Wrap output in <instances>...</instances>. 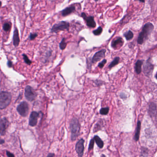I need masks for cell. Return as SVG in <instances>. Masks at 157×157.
Listing matches in <instances>:
<instances>
[{"label":"cell","instance_id":"obj_1","mask_svg":"<svg viewBox=\"0 0 157 157\" xmlns=\"http://www.w3.org/2000/svg\"><path fill=\"white\" fill-rule=\"evenodd\" d=\"M154 26L153 23L148 22L143 26L142 31L139 33L137 38V43L138 44L142 45L145 40H146L149 36L151 34Z\"/></svg>","mask_w":157,"mask_h":157},{"label":"cell","instance_id":"obj_2","mask_svg":"<svg viewBox=\"0 0 157 157\" xmlns=\"http://www.w3.org/2000/svg\"><path fill=\"white\" fill-rule=\"evenodd\" d=\"M70 128L71 132V140L72 141H74L78 137L80 132V125L78 120L76 118H74L71 120Z\"/></svg>","mask_w":157,"mask_h":157},{"label":"cell","instance_id":"obj_3","mask_svg":"<svg viewBox=\"0 0 157 157\" xmlns=\"http://www.w3.org/2000/svg\"><path fill=\"white\" fill-rule=\"evenodd\" d=\"M12 95L10 93L7 91H2L0 93V109L6 108L10 103Z\"/></svg>","mask_w":157,"mask_h":157},{"label":"cell","instance_id":"obj_4","mask_svg":"<svg viewBox=\"0 0 157 157\" xmlns=\"http://www.w3.org/2000/svg\"><path fill=\"white\" fill-rule=\"evenodd\" d=\"M69 28V23H68V22L63 21L55 24L51 29V32L57 33L59 31L68 30Z\"/></svg>","mask_w":157,"mask_h":157},{"label":"cell","instance_id":"obj_5","mask_svg":"<svg viewBox=\"0 0 157 157\" xmlns=\"http://www.w3.org/2000/svg\"><path fill=\"white\" fill-rule=\"evenodd\" d=\"M17 110L19 115L22 117H26L28 115L29 111V107L27 102H22L17 107Z\"/></svg>","mask_w":157,"mask_h":157},{"label":"cell","instance_id":"obj_6","mask_svg":"<svg viewBox=\"0 0 157 157\" xmlns=\"http://www.w3.org/2000/svg\"><path fill=\"white\" fill-rule=\"evenodd\" d=\"M36 94L32 87L28 85L25 89V96L28 101L32 102L34 101L36 97Z\"/></svg>","mask_w":157,"mask_h":157},{"label":"cell","instance_id":"obj_7","mask_svg":"<svg viewBox=\"0 0 157 157\" xmlns=\"http://www.w3.org/2000/svg\"><path fill=\"white\" fill-rule=\"evenodd\" d=\"M150 59V58H149V59L147 60L146 62L143 66V72L147 76H149L151 75L153 70L154 69V65L151 63Z\"/></svg>","mask_w":157,"mask_h":157},{"label":"cell","instance_id":"obj_8","mask_svg":"<svg viewBox=\"0 0 157 157\" xmlns=\"http://www.w3.org/2000/svg\"><path fill=\"white\" fill-rule=\"evenodd\" d=\"M84 143L85 140L83 139H81L77 142L75 146V151L78 154V157H82L83 156L84 151Z\"/></svg>","mask_w":157,"mask_h":157},{"label":"cell","instance_id":"obj_9","mask_svg":"<svg viewBox=\"0 0 157 157\" xmlns=\"http://www.w3.org/2000/svg\"><path fill=\"white\" fill-rule=\"evenodd\" d=\"M9 123L6 118L0 119V134L2 136H5L6 130L8 127Z\"/></svg>","mask_w":157,"mask_h":157},{"label":"cell","instance_id":"obj_10","mask_svg":"<svg viewBox=\"0 0 157 157\" xmlns=\"http://www.w3.org/2000/svg\"><path fill=\"white\" fill-rule=\"evenodd\" d=\"M81 16L83 18L86 22L87 25L90 28H95L96 26V23L94 19V17L92 16L87 17L84 13H82L81 14Z\"/></svg>","mask_w":157,"mask_h":157},{"label":"cell","instance_id":"obj_11","mask_svg":"<svg viewBox=\"0 0 157 157\" xmlns=\"http://www.w3.org/2000/svg\"><path fill=\"white\" fill-rule=\"evenodd\" d=\"M39 114L36 112L33 111L30 115L29 118V125L32 127H34L36 125L38 121V118Z\"/></svg>","mask_w":157,"mask_h":157},{"label":"cell","instance_id":"obj_12","mask_svg":"<svg viewBox=\"0 0 157 157\" xmlns=\"http://www.w3.org/2000/svg\"><path fill=\"white\" fill-rule=\"evenodd\" d=\"M105 53L106 50L105 49H102V50L96 53L92 58V62L93 63H96L101 60V59H102V58L105 57Z\"/></svg>","mask_w":157,"mask_h":157},{"label":"cell","instance_id":"obj_13","mask_svg":"<svg viewBox=\"0 0 157 157\" xmlns=\"http://www.w3.org/2000/svg\"><path fill=\"white\" fill-rule=\"evenodd\" d=\"M13 45L15 47H17L19 45L20 42L19 30L16 27L15 28V30L13 32Z\"/></svg>","mask_w":157,"mask_h":157},{"label":"cell","instance_id":"obj_14","mask_svg":"<svg viewBox=\"0 0 157 157\" xmlns=\"http://www.w3.org/2000/svg\"><path fill=\"white\" fill-rule=\"evenodd\" d=\"M149 112L152 117H154L157 116V108L156 105L153 102H151L149 105Z\"/></svg>","mask_w":157,"mask_h":157},{"label":"cell","instance_id":"obj_15","mask_svg":"<svg viewBox=\"0 0 157 157\" xmlns=\"http://www.w3.org/2000/svg\"><path fill=\"white\" fill-rule=\"evenodd\" d=\"M123 40L122 38L121 37H119L112 41L111 46L112 48L117 49L119 47H121L123 44Z\"/></svg>","mask_w":157,"mask_h":157},{"label":"cell","instance_id":"obj_16","mask_svg":"<svg viewBox=\"0 0 157 157\" xmlns=\"http://www.w3.org/2000/svg\"><path fill=\"white\" fill-rule=\"evenodd\" d=\"M75 9V7L74 6H71L67 7L61 12L62 15L63 16L65 17L67 15H69L71 13L74 12Z\"/></svg>","mask_w":157,"mask_h":157},{"label":"cell","instance_id":"obj_17","mask_svg":"<svg viewBox=\"0 0 157 157\" xmlns=\"http://www.w3.org/2000/svg\"><path fill=\"white\" fill-rule=\"evenodd\" d=\"M143 63V61L138 60L135 64V71L137 74H140L142 72V66Z\"/></svg>","mask_w":157,"mask_h":157},{"label":"cell","instance_id":"obj_18","mask_svg":"<svg viewBox=\"0 0 157 157\" xmlns=\"http://www.w3.org/2000/svg\"><path fill=\"white\" fill-rule=\"evenodd\" d=\"M141 128V121H139L137 122V126L136 129V132L135 134V140L136 141H137L140 137V134Z\"/></svg>","mask_w":157,"mask_h":157},{"label":"cell","instance_id":"obj_19","mask_svg":"<svg viewBox=\"0 0 157 157\" xmlns=\"http://www.w3.org/2000/svg\"><path fill=\"white\" fill-rule=\"evenodd\" d=\"M93 139H94L96 144H97L98 146L100 149L103 148V147L104 146V143H103V142L102 141V139L99 137V136H95Z\"/></svg>","mask_w":157,"mask_h":157},{"label":"cell","instance_id":"obj_20","mask_svg":"<svg viewBox=\"0 0 157 157\" xmlns=\"http://www.w3.org/2000/svg\"><path fill=\"white\" fill-rule=\"evenodd\" d=\"M124 36L125 37V38L127 40H130L133 38L134 36V34L131 30H129L127 32L125 33L124 34Z\"/></svg>","mask_w":157,"mask_h":157},{"label":"cell","instance_id":"obj_21","mask_svg":"<svg viewBox=\"0 0 157 157\" xmlns=\"http://www.w3.org/2000/svg\"><path fill=\"white\" fill-rule=\"evenodd\" d=\"M119 57H115L114 60L112 61V62L110 64H109L108 67L110 68H112L113 67H114V66L118 64H119Z\"/></svg>","mask_w":157,"mask_h":157},{"label":"cell","instance_id":"obj_22","mask_svg":"<svg viewBox=\"0 0 157 157\" xmlns=\"http://www.w3.org/2000/svg\"><path fill=\"white\" fill-rule=\"evenodd\" d=\"M11 28V24L9 23H6L3 24V29L5 31H8Z\"/></svg>","mask_w":157,"mask_h":157},{"label":"cell","instance_id":"obj_23","mask_svg":"<svg viewBox=\"0 0 157 157\" xmlns=\"http://www.w3.org/2000/svg\"><path fill=\"white\" fill-rule=\"evenodd\" d=\"M66 46H67V43L65 41V39L63 38L62 39L61 42L60 43V48L61 50H64L66 48Z\"/></svg>","mask_w":157,"mask_h":157},{"label":"cell","instance_id":"obj_24","mask_svg":"<svg viewBox=\"0 0 157 157\" xmlns=\"http://www.w3.org/2000/svg\"><path fill=\"white\" fill-rule=\"evenodd\" d=\"M109 110V108L108 107L103 108L101 109L100 110V113L102 115H107L108 113Z\"/></svg>","mask_w":157,"mask_h":157},{"label":"cell","instance_id":"obj_25","mask_svg":"<svg viewBox=\"0 0 157 157\" xmlns=\"http://www.w3.org/2000/svg\"><path fill=\"white\" fill-rule=\"evenodd\" d=\"M102 32V29L101 27H99L97 30H94L93 31V33L95 36H99Z\"/></svg>","mask_w":157,"mask_h":157},{"label":"cell","instance_id":"obj_26","mask_svg":"<svg viewBox=\"0 0 157 157\" xmlns=\"http://www.w3.org/2000/svg\"><path fill=\"white\" fill-rule=\"evenodd\" d=\"M94 142H95V140L93 138L91 140L90 142L89 145V147H88V150H89V151L91 150L92 149H93Z\"/></svg>","mask_w":157,"mask_h":157},{"label":"cell","instance_id":"obj_27","mask_svg":"<svg viewBox=\"0 0 157 157\" xmlns=\"http://www.w3.org/2000/svg\"><path fill=\"white\" fill-rule=\"evenodd\" d=\"M23 59L24 60V62H25L26 64H29V65H30V64L32 63L31 61L29 59L28 57L25 54H23Z\"/></svg>","mask_w":157,"mask_h":157},{"label":"cell","instance_id":"obj_28","mask_svg":"<svg viewBox=\"0 0 157 157\" xmlns=\"http://www.w3.org/2000/svg\"><path fill=\"white\" fill-rule=\"evenodd\" d=\"M107 62V60L106 59L103 60V61H102V62L100 63L99 64H98V67H99V68H102L103 67V66H104V65L106 64Z\"/></svg>","mask_w":157,"mask_h":157},{"label":"cell","instance_id":"obj_29","mask_svg":"<svg viewBox=\"0 0 157 157\" xmlns=\"http://www.w3.org/2000/svg\"><path fill=\"white\" fill-rule=\"evenodd\" d=\"M37 36V34L36 33H31L30 34V40H33Z\"/></svg>","mask_w":157,"mask_h":157},{"label":"cell","instance_id":"obj_30","mask_svg":"<svg viewBox=\"0 0 157 157\" xmlns=\"http://www.w3.org/2000/svg\"><path fill=\"white\" fill-rule=\"evenodd\" d=\"M6 154L7 157H15L13 153L8 151H6Z\"/></svg>","mask_w":157,"mask_h":157},{"label":"cell","instance_id":"obj_31","mask_svg":"<svg viewBox=\"0 0 157 157\" xmlns=\"http://www.w3.org/2000/svg\"><path fill=\"white\" fill-rule=\"evenodd\" d=\"M54 156H55L54 153H49V154H48L47 157H54Z\"/></svg>","mask_w":157,"mask_h":157},{"label":"cell","instance_id":"obj_32","mask_svg":"<svg viewBox=\"0 0 157 157\" xmlns=\"http://www.w3.org/2000/svg\"><path fill=\"white\" fill-rule=\"evenodd\" d=\"M12 65H13L11 61H8V63H7V65H8L9 67H11L12 66Z\"/></svg>","mask_w":157,"mask_h":157},{"label":"cell","instance_id":"obj_33","mask_svg":"<svg viewBox=\"0 0 157 157\" xmlns=\"http://www.w3.org/2000/svg\"><path fill=\"white\" fill-rule=\"evenodd\" d=\"M5 143V141L2 139V138H1V137H0V145L2 144L3 143Z\"/></svg>","mask_w":157,"mask_h":157},{"label":"cell","instance_id":"obj_34","mask_svg":"<svg viewBox=\"0 0 157 157\" xmlns=\"http://www.w3.org/2000/svg\"><path fill=\"white\" fill-rule=\"evenodd\" d=\"M138 1H139L140 2H142V3H144L145 0H138Z\"/></svg>","mask_w":157,"mask_h":157},{"label":"cell","instance_id":"obj_35","mask_svg":"<svg viewBox=\"0 0 157 157\" xmlns=\"http://www.w3.org/2000/svg\"><path fill=\"white\" fill-rule=\"evenodd\" d=\"M2 6V2L0 1V8L1 7V6Z\"/></svg>","mask_w":157,"mask_h":157},{"label":"cell","instance_id":"obj_36","mask_svg":"<svg viewBox=\"0 0 157 157\" xmlns=\"http://www.w3.org/2000/svg\"><path fill=\"white\" fill-rule=\"evenodd\" d=\"M155 78H156V79H157V73H156V74H155Z\"/></svg>","mask_w":157,"mask_h":157},{"label":"cell","instance_id":"obj_37","mask_svg":"<svg viewBox=\"0 0 157 157\" xmlns=\"http://www.w3.org/2000/svg\"><path fill=\"white\" fill-rule=\"evenodd\" d=\"M101 157H105V156L104 154H102V156H101Z\"/></svg>","mask_w":157,"mask_h":157},{"label":"cell","instance_id":"obj_38","mask_svg":"<svg viewBox=\"0 0 157 157\" xmlns=\"http://www.w3.org/2000/svg\"><path fill=\"white\" fill-rule=\"evenodd\" d=\"M95 2H97L98 0H95Z\"/></svg>","mask_w":157,"mask_h":157},{"label":"cell","instance_id":"obj_39","mask_svg":"<svg viewBox=\"0 0 157 157\" xmlns=\"http://www.w3.org/2000/svg\"><path fill=\"white\" fill-rule=\"evenodd\" d=\"M0 157H1V156H0Z\"/></svg>","mask_w":157,"mask_h":157}]
</instances>
